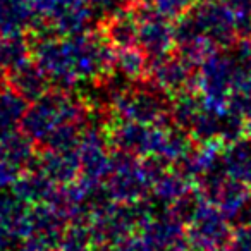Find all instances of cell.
<instances>
[{
    "mask_svg": "<svg viewBox=\"0 0 251 251\" xmlns=\"http://www.w3.org/2000/svg\"><path fill=\"white\" fill-rule=\"evenodd\" d=\"M138 45L148 60H162L176 45L174 26L169 18L141 7L138 11Z\"/></svg>",
    "mask_w": 251,
    "mask_h": 251,
    "instance_id": "1",
    "label": "cell"
},
{
    "mask_svg": "<svg viewBox=\"0 0 251 251\" xmlns=\"http://www.w3.org/2000/svg\"><path fill=\"white\" fill-rule=\"evenodd\" d=\"M115 110L127 122L151 124L164 117L165 105L162 98L151 91H124L119 97Z\"/></svg>",
    "mask_w": 251,
    "mask_h": 251,
    "instance_id": "2",
    "label": "cell"
},
{
    "mask_svg": "<svg viewBox=\"0 0 251 251\" xmlns=\"http://www.w3.org/2000/svg\"><path fill=\"white\" fill-rule=\"evenodd\" d=\"M110 195L117 200H136L150 182L145 167L134 160H119L110 164Z\"/></svg>",
    "mask_w": 251,
    "mask_h": 251,
    "instance_id": "3",
    "label": "cell"
},
{
    "mask_svg": "<svg viewBox=\"0 0 251 251\" xmlns=\"http://www.w3.org/2000/svg\"><path fill=\"white\" fill-rule=\"evenodd\" d=\"M157 66L153 71L155 84L165 91H179L191 81L193 76V62L188 59H162L157 60Z\"/></svg>",
    "mask_w": 251,
    "mask_h": 251,
    "instance_id": "4",
    "label": "cell"
},
{
    "mask_svg": "<svg viewBox=\"0 0 251 251\" xmlns=\"http://www.w3.org/2000/svg\"><path fill=\"white\" fill-rule=\"evenodd\" d=\"M107 40L115 49L138 45V11L126 9L107 19Z\"/></svg>",
    "mask_w": 251,
    "mask_h": 251,
    "instance_id": "5",
    "label": "cell"
},
{
    "mask_svg": "<svg viewBox=\"0 0 251 251\" xmlns=\"http://www.w3.org/2000/svg\"><path fill=\"white\" fill-rule=\"evenodd\" d=\"M220 160L226 174L243 184L251 182V145L244 141L230 145L229 148H226V151L220 153Z\"/></svg>",
    "mask_w": 251,
    "mask_h": 251,
    "instance_id": "6",
    "label": "cell"
},
{
    "mask_svg": "<svg viewBox=\"0 0 251 251\" xmlns=\"http://www.w3.org/2000/svg\"><path fill=\"white\" fill-rule=\"evenodd\" d=\"M112 67H115L126 79H136L147 73L148 57L143 50L138 49V45L122 47V49H115Z\"/></svg>",
    "mask_w": 251,
    "mask_h": 251,
    "instance_id": "7",
    "label": "cell"
},
{
    "mask_svg": "<svg viewBox=\"0 0 251 251\" xmlns=\"http://www.w3.org/2000/svg\"><path fill=\"white\" fill-rule=\"evenodd\" d=\"M86 2L90 4L93 14L105 19H110L112 16L129 9L133 0H86Z\"/></svg>",
    "mask_w": 251,
    "mask_h": 251,
    "instance_id": "8",
    "label": "cell"
},
{
    "mask_svg": "<svg viewBox=\"0 0 251 251\" xmlns=\"http://www.w3.org/2000/svg\"><path fill=\"white\" fill-rule=\"evenodd\" d=\"M227 251H251V227L241 226L232 237H229Z\"/></svg>",
    "mask_w": 251,
    "mask_h": 251,
    "instance_id": "9",
    "label": "cell"
}]
</instances>
